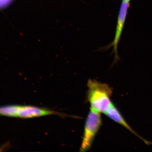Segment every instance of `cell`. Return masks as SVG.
Returning <instances> with one entry per match:
<instances>
[{
    "mask_svg": "<svg viewBox=\"0 0 152 152\" xmlns=\"http://www.w3.org/2000/svg\"><path fill=\"white\" fill-rule=\"evenodd\" d=\"M87 85V99L91 109L104 113L113 103L110 99L113 93L111 88L107 84L95 80H89Z\"/></svg>",
    "mask_w": 152,
    "mask_h": 152,
    "instance_id": "1",
    "label": "cell"
},
{
    "mask_svg": "<svg viewBox=\"0 0 152 152\" xmlns=\"http://www.w3.org/2000/svg\"><path fill=\"white\" fill-rule=\"evenodd\" d=\"M100 113L90 108L85 123L80 151L86 152L90 149L95 137L102 125Z\"/></svg>",
    "mask_w": 152,
    "mask_h": 152,
    "instance_id": "2",
    "label": "cell"
},
{
    "mask_svg": "<svg viewBox=\"0 0 152 152\" xmlns=\"http://www.w3.org/2000/svg\"><path fill=\"white\" fill-rule=\"evenodd\" d=\"M129 3L123 1L121 2L118 16L117 26L113 40L110 45L102 48L103 50H107L111 47H113V52L115 54L113 64H116L119 60L118 53V47L124 27L128 9L130 6Z\"/></svg>",
    "mask_w": 152,
    "mask_h": 152,
    "instance_id": "3",
    "label": "cell"
},
{
    "mask_svg": "<svg viewBox=\"0 0 152 152\" xmlns=\"http://www.w3.org/2000/svg\"><path fill=\"white\" fill-rule=\"evenodd\" d=\"M51 115H57L62 117L67 116V115L65 114L47 109L46 108L26 105L21 106L18 112V117L27 119Z\"/></svg>",
    "mask_w": 152,
    "mask_h": 152,
    "instance_id": "4",
    "label": "cell"
},
{
    "mask_svg": "<svg viewBox=\"0 0 152 152\" xmlns=\"http://www.w3.org/2000/svg\"><path fill=\"white\" fill-rule=\"evenodd\" d=\"M104 114H105L110 118L112 120L118 123L121 126L124 127L129 132H132L135 136L137 137L140 139L146 145H152V142L148 141V140L145 139L144 138L142 137L141 136L137 134L135 131L133 130L132 127L129 125L127 123V121H125L120 112H119L113 102L107 111L104 112Z\"/></svg>",
    "mask_w": 152,
    "mask_h": 152,
    "instance_id": "5",
    "label": "cell"
},
{
    "mask_svg": "<svg viewBox=\"0 0 152 152\" xmlns=\"http://www.w3.org/2000/svg\"><path fill=\"white\" fill-rule=\"evenodd\" d=\"M21 106L7 105L0 107V116L18 117V114Z\"/></svg>",
    "mask_w": 152,
    "mask_h": 152,
    "instance_id": "6",
    "label": "cell"
},
{
    "mask_svg": "<svg viewBox=\"0 0 152 152\" xmlns=\"http://www.w3.org/2000/svg\"><path fill=\"white\" fill-rule=\"evenodd\" d=\"M12 0H0V9L4 8L9 5Z\"/></svg>",
    "mask_w": 152,
    "mask_h": 152,
    "instance_id": "7",
    "label": "cell"
},
{
    "mask_svg": "<svg viewBox=\"0 0 152 152\" xmlns=\"http://www.w3.org/2000/svg\"><path fill=\"white\" fill-rule=\"evenodd\" d=\"M123 1L127 2L130 3V0H123Z\"/></svg>",
    "mask_w": 152,
    "mask_h": 152,
    "instance_id": "8",
    "label": "cell"
}]
</instances>
